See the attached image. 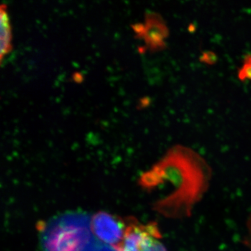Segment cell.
Here are the masks:
<instances>
[{"label": "cell", "instance_id": "cell-2", "mask_svg": "<svg viewBox=\"0 0 251 251\" xmlns=\"http://www.w3.org/2000/svg\"><path fill=\"white\" fill-rule=\"evenodd\" d=\"M91 224L85 214H68L43 227L45 251H87L93 245Z\"/></svg>", "mask_w": 251, "mask_h": 251}, {"label": "cell", "instance_id": "cell-6", "mask_svg": "<svg viewBox=\"0 0 251 251\" xmlns=\"http://www.w3.org/2000/svg\"><path fill=\"white\" fill-rule=\"evenodd\" d=\"M0 27H1V48H0V57L2 60L4 54H6L11 49V31L10 25L9 16L6 11L5 4L1 5L0 9Z\"/></svg>", "mask_w": 251, "mask_h": 251}, {"label": "cell", "instance_id": "cell-4", "mask_svg": "<svg viewBox=\"0 0 251 251\" xmlns=\"http://www.w3.org/2000/svg\"><path fill=\"white\" fill-rule=\"evenodd\" d=\"M135 34L145 41L150 51L162 50L166 47V40L169 36V29L161 15L148 12L143 23L133 25Z\"/></svg>", "mask_w": 251, "mask_h": 251}, {"label": "cell", "instance_id": "cell-9", "mask_svg": "<svg viewBox=\"0 0 251 251\" xmlns=\"http://www.w3.org/2000/svg\"><path fill=\"white\" fill-rule=\"evenodd\" d=\"M247 241L249 245L251 247V214L247 221Z\"/></svg>", "mask_w": 251, "mask_h": 251}, {"label": "cell", "instance_id": "cell-8", "mask_svg": "<svg viewBox=\"0 0 251 251\" xmlns=\"http://www.w3.org/2000/svg\"><path fill=\"white\" fill-rule=\"evenodd\" d=\"M219 60L217 54L211 50L204 51L200 57V61L207 65H214Z\"/></svg>", "mask_w": 251, "mask_h": 251}, {"label": "cell", "instance_id": "cell-5", "mask_svg": "<svg viewBox=\"0 0 251 251\" xmlns=\"http://www.w3.org/2000/svg\"><path fill=\"white\" fill-rule=\"evenodd\" d=\"M91 228L99 239L113 248L120 245L125 236V225L108 213L99 212L92 218Z\"/></svg>", "mask_w": 251, "mask_h": 251}, {"label": "cell", "instance_id": "cell-7", "mask_svg": "<svg viewBox=\"0 0 251 251\" xmlns=\"http://www.w3.org/2000/svg\"><path fill=\"white\" fill-rule=\"evenodd\" d=\"M238 77L242 81L251 80V55L246 56L244 64L238 72Z\"/></svg>", "mask_w": 251, "mask_h": 251}, {"label": "cell", "instance_id": "cell-1", "mask_svg": "<svg viewBox=\"0 0 251 251\" xmlns=\"http://www.w3.org/2000/svg\"><path fill=\"white\" fill-rule=\"evenodd\" d=\"M211 179V166L202 156L187 147L175 145L142 175L140 184L148 191L160 193L153 203L156 212L167 219L181 220L192 215Z\"/></svg>", "mask_w": 251, "mask_h": 251}, {"label": "cell", "instance_id": "cell-3", "mask_svg": "<svg viewBox=\"0 0 251 251\" xmlns=\"http://www.w3.org/2000/svg\"><path fill=\"white\" fill-rule=\"evenodd\" d=\"M126 224L123 240L114 248L117 251H167L156 223L143 224L132 218Z\"/></svg>", "mask_w": 251, "mask_h": 251}]
</instances>
